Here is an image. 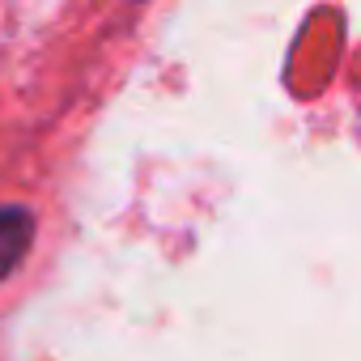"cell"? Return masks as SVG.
I'll return each instance as SVG.
<instances>
[{"mask_svg": "<svg viewBox=\"0 0 361 361\" xmlns=\"http://www.w3.org/2000/svg\"><path fill=\"white\" fill-rule=\"evenodd\" d=\"M26 238H30V217L18 209H0V276L22 259Z\"/></svg>", "mask_w": 361, "mask_h": 361, "instance_id": "cell-1", "label": "cell"}]
</instances>
